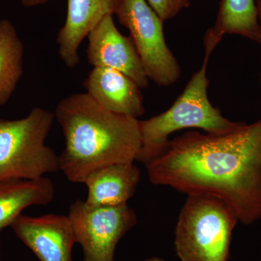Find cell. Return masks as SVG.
<instances>
[{
    "label": "cell",
    "instance_id": "obj_8",
    "mask_svg": "<svg viewBox=\"0 0 261 261\" xmlns=\"http://www.w3.org/2000/svg\"><path fill=\"white\" fill-rule=\"evenodd\" d=\"M87 60L93 67H104L121 72L141 89L146 88L149 79L130 37L118 30L113 15H107L88 35Z\"/></svg>",
    "mask_w": 261,
    "mask_h": 261
},
{
    "label": "cell",
    "instance_id": "obj_18",
    "mask_svg": "<svg viewBox=\"0 0 261 261\" xmlns=\"http://www.w3.org/2000/svg\"><path fill=\"white\" fill-rule=\"evenodd\" d=\"M255 4H256L259 23H260L261 29V0H255Z\"/></svg>",
    "mask_w": 261,
    "mask_h": 261
},
{
    "label": "cell",
    "instance_id": "obj_17",
    "mask_svg": "<svg viewBox=\"0 0 261 261\" xmlns=\"http://www.w3.org/2000/svg\"><path fill=\"white\" fill-rule=\"evenodd\" d=\"M49 1V0H20L22 5L27 7V8H32V7L44 5Z\"/></svg>",
    "mask_w": 261,
    "mask_h": 261
},
{
    "label": "cell",
    "instance_id": "obj_15",
    "mask_svg": "<svg viewBox=\"0 0 261 261\" xmlns=\"http://www.w3.org/2000/svg\"><path fill=\"white\" fill-rule=\"evenodd\" d=\"M24 47L8 19L0 20V106L14 93L23 73Z\"/></svg>",
    "mask_w": 261,
    "mask_h": 261
},
{
    "label": "cell",
    "instance_id": "obj_9",
    "mask_svg": "<svg viewBox=\"0 0 261 261\" xmlns=\"http://www.w3.org/2000/svg\"><path fill=\"white\" fill-rule=\"evenodd\" d=\"M11 227L39 260L72 261L75 242L68 216L47 214L31 217L20 215Z\"/></svg>",
    "mask_w": 261,
    "mask_h": 261
},
{
    "label": "cell",
    "instance_id": "obj_13",
    "mask_svg": "<svg viewBox=\"0 0 261 261\" xmlns=\"http://www.w3.org/2000/svg\"><path fill=\"white\" fill-rule=\"evenodd\" d=\"M54 197L53 182L45 176L0 182V232L11 226L27 207L47 205Z\"/></svg>",
    "mask_w": 261,
    "mask_h": 261
},
{
    "label": "cell",
    "instance_id": "obj_2",
    "mask_svg": "<svg viewBox=\"0 0 261 261\" xmlns=\"http://www.w3.org/2000/svg\"><path fill=\"white\" fill-rule=\"evenodd\" d=\"M56 119L65 148L60 171L73 183L116 163L135 162L142 145L139 120L105 109L87 93H75L57 105Z\"/></svg>",
    "mask_w": 261,
    "mask_h": 261
},
{
    "label": "cell",
    "instance_id": "obj_16",
    "mask_svg": "<svg viewBox=\"0 0 261 261\" xmlns=\"http://www.w3.org/2000/svg\"><path fill=\"white\" fill-rule=\"evenodd\" d=\"M149 6L163 21L175 18L190 5V0H147Z\"/></svg>",
    "mask_w": 261,
    "mask_h": 261
},
{
    "label": "cell",
    "instance_id": "obj_12",
    "mask_svg": "<svg viewBox=\"0 0 261 261\" xmlns=\"http://www.w3.org/2000/svg\"><path fill=\"white\" fill-rule=\"evenodd\" d=\"M140 179V170L135 162L99 168L84 180L88 190L86 202L96 207L126 205L135 195Z\"/></svg>",
    "mask_w": 261,
    "mask_h": 261
},
{
    "label": "cell",
    "instance_id": "obj_7",
    "mask_svg": "<svg viewBox=\"0 0 261 261\" xmlns=\"http://www.w3.org/2000/svg\"><path fill=\"white\" fill-rule=\"evenodd\" d=\"M68 216L84 261H115L117 245L138 221L128 204L96 207L81 200L70 205Z\"/></svg>",
    "mask_w": 261,
    "mask_h": 261
},
{
    "label": "cell",
    "instance_id": "obj_1",
    "mask_svg": "<svg viewBox=\"0 0 261 261\" xmlns=\"http://www.w3.org/2000/svg\"><path fill=\"white\" fill-rule=\"evenodd\" d=\"M145 166L154 185L216 197L243 224L261 219V118L227 135L187 132Z\"/></svg>",
    "mask_w": 261,
    "mask_h": 261
},
{
    "label": "cell",
    "instance_id": "obj_20",
    "mask_svg": "<svg viewBox=\"0 0 261 261\" xmlns=\"http://www.w3.org/2000/svg\"><path fill=\"white\" fill-rule=\"evenodd\" d=\"M0 261H1V242H0Z\"/></svg>",
    "mask_w": 261,
    "mask_h": 261
},
{
    "label": "cell",
    "instance_id": "obj_11",
    "mask_svg": "<svg viewBox=\"0 0 261 261\" xmlns=\"http://www.w3.org/2000/svg\"><path fill=\"white\" fill-rule=\"evenodd\" d=\"M86 93L111 112L138 119L145 113L141 88L118 70L93 67L84 82Z\"/></svg>",
    "mask_w": 261,
    "mask_h": 261
},
{
    "label": "cell",
    "instance_id": "obj_4",
    "mask_svg": "<svg viewBox=\"0 0 261 261\" xmlns=\"http://www.w3.org/2000/svg\"><path fill=\"white\" fill-rule=\"evenodd\" d=\"M232 209L209 195H188L178 216L175 251L181 261H228L233 229Z\"/></svg>",
    "mask_w": 261,
    "mask_h": 261
},
{
    "label": "cell",
    "instance_id": "obj_19",
    "mask_svg": "<svg viewBox=\"0 0 261 261\" xmlns=\"http://www.w3.org/2000/svg\"><path fill=\"white\" fill-rule=\"evenodd\" d=\"M145 261H166V260H163V259L161 258V257H149V258L147 259V260H145Z\"/></svg>",
    "mask_w": 261,
    "mask_h": 261
},
{
    "label": "cell",
    "instance_id": "obj_6",
    "mask_svg": "<svg viewBox=\"0 0 261 261\" xmlns=\"http://www.w3.org/2000/svg\"><path fill=\"white\" fill-rule=\"evenodd\" d=\"M116 15L129 31L149 80L160 87L176 83L181 76V67L166 44L163 20L147 0H121Z\"/></svg>",
    "mask_w": 261,
    "mask_h": 261
},
{
    "label": "cell",
    "instance_id": "obj_3",
    "mask_svg": "<svg viewBox=\"0 0 261 261\" xmlns=\"http://www.w3.org/2000/svg\"><path fill=\"white\" fill-rule=\"evenodd\" d=\"M205 56L202 66L192 75L182 93L169 109L149 119L140 121L142 145L136 161L146 165L162 153L173 132L186 128H199L206 134L223 135L245 126V122L225 118L215 108L207 96L209 80L207 68L216 46L204 42Z\"/></svg>",
    "mask_w": 261,
    "mask_h": 261
},
{
    "label": "cell",
    "instance_id": "obj_5",
    "mask_svg": "<svg viewBox=\"0 0 261 261\" xmlns=\"http://www.w3.org/2000/svg\"><path fill=\"white\" fill-rule=\"evenodd\" d=\"M55 120L54 113L40 107L21 119H0V182L60 171L59 155L46 145Z\"/></svg>",
    "mask_w": 261,
    "mask_h": 261
},
{
    "label": "cell",
    "instance_id": "obj_14",
    "mask_svg": "<svg viewBox=\"0 0 261 261\" xmlns=\"http://www.w3.org/2000/svg\"><path fill=\"white\" fill-rule=\"evenodd\" d=\"M226 34H236L261 44L255 0H221L214 27L205 36L219 44Z\"/></svg>",
    "mask_w": 261,
    "mask_h": 261
},
{
    "label": "cell",
    "instance_id": "obj_10",
    "mask_svg": "<svg viewBox=\"0 0 261 261\" xmlns=\"http://www.w3.org/2000/svg\"><path fill=\"white\" fill-rule=\"evenodd\" d=\"M120 3L121 0H68L66 19L56 39L58 54L67 67L80 64L81 44L105 17L116 14Z\"/></svg>",
    "mask_w": 261,
    "mask_h": 261
}]
</instances>
